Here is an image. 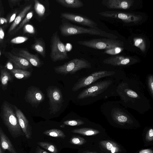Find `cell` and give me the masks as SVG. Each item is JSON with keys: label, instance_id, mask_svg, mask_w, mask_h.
Returning a JSON list of instances; mask_svg holds the SVG:
<instances>
[{"label": "cell", "instance_id": "obj_33", "mask_svg": "<svg viewBox=\"0 0 153 153\" xmlns=\"http://www.w3.org/2000/svg\"><path fill=\"white\" fill-rule=\"evenodd\" d=\"M123 49L124 48L123 47H117L106 50L104 53L111 55H115L120 53Z\"/></svg>", "mask_w": 153, "mask_h": 153}, {"label": "cell", "instance_id": "obj_25", "mask_svg": "<svg viewBox=\"0 0 153 153\" xmlns=\"http://www.w3.org/2000/svg\"><path fill=\"white\" fill-rule=\"evenodd\" d=\"M71 132L85 136L94 135L100 132L97 129L86 128L75 129L72 130Z\"/></svg>", "mask_w": 153, "mask_h": 153}, {"label": "cell", "instance_id": "obj_42", "mask_svg": "<svg viewBox=\"0 0 153 153\" xmlns=\"http://www.w3.org/2000/svg\"><path fill=\"white\" fill-rule=\"evenodd\" d=\"M16 13H14L12 15V16L10 17V19L9 20V23H11V22H13V21H14L15 19L16 18Z\"/></svg>", "mask_w": 153, "mask_h": 153}, {"label": "cell", "instance_id": "obj_4", "mask_svg": "<svg viewBox=\"0 0 153 153\" xmlns=\"http://www.w3.org/2000/svg\"><path fill=\"white\" fill-rule=\"evenodd\" d=\"M12 105L4 101L1 107L0 117L12 137L16 138L23 135Z\"/></svg>", "mask_w": 153, "mask_h": 153}, {"label": "cell", "instance_id": "obj_9", "mask_svg": "<svg viewBox=\"0 0 153 153\" xmlns=\"http://www.w3.org/2000/svg\"><path fill=\"white\" fill-rule=\"evenodd\" d=\"M77 43L92 48L105 50L117 47H123L124 45L123 42L109 38L94 39L80 41L77 42Z\"/></svg>", "mask_w": 153, "mask_h": 153}, {"label": "cell", "instance_id": "obj_21", "mask_svg": "<svg viewBox=\"0 0 153 153\" xmlns=\"http://www.w3.org/2000/svg\"><path fill=\"white\" fill-rule=\"evenodd\" d=\"M32 48L43 58L46 56L45 44L44 40L42 38L36 39L32 45Z\"/></svg>", "mask_w": 153, "mask_h": 153}, {"label": "cell", "instance_id": "obj_5", "mask_svg": "<svg viewBox=\"0 0 153 153\" xmlns=\"http://www.w3.org/2000/svg\"><path fill=\"white\" fill-rule=\"evenodd\" d=\"M59 29L63 36H68L81 34H89L104 36L116 39L118 37L113 34L108 33L99 28H86L64 22L60 25Z\"/></svg>", "mask_w": 153, "mask_h": 153}, {"label": "cell", "instance_id": "obj_23", "mask_svg": "<svg viewBox=\"0 0 153 153\" xmlns=\"http://www.w3.org/2000/svg\"><path fill=\"white\" fill-rule=\"evenodd\" d=\"M34 8L38 18L44 19L47 16V9L45 5L39 1L34 0Z\"/></svg>", "mask_w": 153, "mask_h": 153}, {"label": "cell", "instance_id": "obj_47", "mask_svg": "<svg viewBox=\"0 0 153 153\" xmlns=\"http://www.w3.org/2000/svg\"><path fill=\"white\" fill-rule=\"evenodd\" d=\"M86 153H92V152H87Z\"/></svg>", "mask_w": 153, "mask_h": 153}, {"label": "cell", "instance_id": "obj_12", "mask_svg": "<svg viewBox=\"0 0 153 153\" xmlns=\"http://www.w3.org/2000/svg\"><path fill=\"white\" fill-rule=\"evenodd\" d=\"M60 16L71 22L91 28H98L97 27V24L96 22L86 16L81 14L70 13H61Z\"/></svg>", "mask_w": 153, "mask_h": 153}, {"label": "cell", "instance_id": "obj_30", "mask_svg": "<svg viewBox=\"0 0 153 153\" xmlns=\"http://www.w3.org/2000/svg\"><path fill=\"white\" fill-rule=\"evenodd\" d=\"M37 144L52 153H57L58 150L56 147L52 143L41 142H38Z\"/></svg>", "mask_w": 153, "mask_h": 153}, {"label": "cell", "instance_id": "obj_22", "mask_svg": "<svg viewBox=\"0 0 153 153\" xmlns=\"http://www.w3.org/2000/svg\"><path fill=\"white\" fill-rule=\"evenodd\" d=\"M56 2L63 6L67 8H77L84 5L80 0H56Z\"/></svg>", "mask_w": 153, "mask_h": 153}, {"label": "cell", "instance_id": "obj_37", "mask_svg": "<svg viewBox=\"0 0 153 153\" xmlns=\"http://www.w3.org/2000/svg\"><path fill=\"white\" fill-rule=\"evenodd\" d=\"M24 31L27 33L33 34L35 33V29L33 26L30 24H27L25 26Z\"/></svg>", "mask_w": 153, "mask_h": 153}, {"label": "cell", "instance_id": "obj_20", "mask_svg": "<svg viewBox=\"0 0 153 153\" xmlns=\"http://www.w3.org/2000/svg\"><path fill=\"white\" fill-rule=\"evenodd\" d=\"M13 77L10 73L5 68H0V81L2 89L6 90L9 82L13 81Z\"/></svg>", "mask_w": 153, "mask_h": 153}, {"label": "cell", "instance_id": "obj_8", "mask_svg": "<svg viewBox=\"0 0 153 153\" xmlns=\"http://www.w3.org/2000/svg\"><path fill=\"white\" fill-rule=\"evenodd\" d=\"M50 58L54 62L69 59L65 45L61 41L56 31L52 34L50 40Z\"/></svg>", "mask_w": 153, "mask_h": 153}, {"label": "cell", "instance_id": "obj_15", "mask_svg": "<svg viewBox=\"0 0 153 153\" xmlns=\"http://www.w3.org/2000/svg\"><path fill=\"white\" fill-rule=\"evenodd\" d=\"M19 124L25 137L27 139L31 138L32 135L31 127L29 122L22 111L16 105H13Z\"/></svg>", "mask_w": 153, "mask_h": 153}, {"label": "cell", "instance_id": "obj_29", "mask_svg": "<svg viewBox=\"0 0 153 153\" xmlns=\"http://www.w3.org/2000/svg\"><path fill=\"white\" fill-rule=\"evenodd\" d=\"M134 45L139 48L142 52L145 51L146 49V43L143 38L136 37L134 38Z\"/></svg>", "mask_w": 153, "mask_h": 153}, {"label": "cell", "instance_id": "obj_40", "mask_svg": "<svg viewBox=\"0 0 153 153\" xmlns=\"http://www.w3.org/2000/svg\"><path fill=\"white\" fill-rule=\"evenodd\" d=\"M4 36V33L1 27H0V42L3 40Z\"/></svg>", "mask_w": 153, "mask_h": 153}, {"label": "cell", "instance_id": "obj_46", "mask_svg": "<svg viewBox=\"0 0 153 153\" xmlns=\"http://www.w3.org/2000/svg\"><path fill=\"white\" fill-rule=\"evenodd\" d=\"M0 153H5L2 149L0 145Z\"/></svg>", "mask_w": 153, "mask_h": 153}, {"label": "cell", "instance_id": "obj_32", "mask_svg": "<svg viewBox=\"0 0 153 153\" xmlns=\"http://www.w3.org/2000/svg\"><path fill=\"white\" fill-rule=\"evenodd\" d=\"M147 84L149 94L153 98V75L152 74L148 75L147 77Z\"/></svg>", "mask_w": 153, "mask_h": 153}, {"label": "cell", "instance_id": "obj_34", "mask_svg": "<svg viewBox=\"0 0 153 153\" xmlns=\"http://www.w3.org/2000/svg\"><path fill=\"white\" fill-rule=\"evenodd\" d=\"M63 123L65 125L71 126H79L85 123L83 121L80 119L68 120L64 121Z\"/></svg>", "mask_w": 153, "mask_h": 153}, {"label": "cell", "instance_id": "obj_44", "mask_svg": "<svg viewBox=\"0 0 153 153\" xmlns=\"http://www.w3.org/2000/svg\"><path fill=\"white\" fill-rule=\"evenodd\" d=\"M7 68L10 70L12 69L13 68V64L10 62H8L7 63L6 65Z\"/></svg>", "mask_w": 153, "mask_h": 153}, {"label": "cell", "instance_id": "obj_39", "mask_svg": "<svg viewBox=\"0 0 153 153\" xmlns=\"http://www.w3.org/2000/svg\"><path fill=\"white\" fill-rule=\"evenodd\" d=\"M35 153H48V152L38 147L36 149Z\"/></svg>", "mask_w": 153, "mask_h": 153}, {"label": "cell", "instance_id": "obj_14", "mask_svg": "<svg viewBox=\"0 0 153 153\" xmlns=\"http://www.w3.org/2000/svg\"><path fill=\"white\" fill-rule=\"evenodd\" d=\"M138 62V60L134 57L123 56H111L104 59L103 61L105 64L114 66H129Z\"/></svg>", "mask_w": 153, "mask_h": 153}, {"label": "cell", "instance_id": "obj_18", "mask_svg": "<svg viewBox=\"0 0 153 153\" xmlns=\"http://www.w3.org/2000/svg\"><path fill=\"white\" fill-rule=\"evenodd\" d=\"M0 145L4 151L7 150L10 153H18L10 140L0 127Z\"/></svg>", "mask_w": 153, "mask_h": 153}, {"label": "cell", "instance_id": "obj_10", "mask_svg": "<svg viewBox=\"0 0 153 153\" xmlns=\"http://www.w3.org/2000/svg\"><path fill=\"white\" fill-rule=\"evenodd\" d=\"M50 114H55L60 110L64 101L62 92L58 88L51 86L47 89Z\"/></svg>", "mask_w": 153, "mask_h": 153}, {"label": "cell", "instance_id": "obj_24", "mask_svg": "<svg viewBox=\"0 0 153 153\" xmlns=\"http://www.w3.org/2000/svg\"><path fill=\"white\" fill-rule=\"evenodd\" d=\"M32 7V4H30L26 6L21 11L18 15L10 27L9 32H10L13 30L16 26L20 23L26 15L28 12Z\"/></svg>", "mask_w": 153, "mask_h": 153}, {"label": "cell", "instance_id": "obj_19", "mask_svg": "<svg viewBox=\"0 0 153 153\" xmlns=\"http://www.w3.org/2000/svg\"><path fill=\"white\" fill-rule=\"evenodd\" d=\"M18 54L20 57L26 59L34 66L39 68L42 66V62L36 54H32L26 50H22L20 51Z\"/></svg>", "mask_w": 153, "mask_h": 153}, {"label": "cell", "instance_id": "obj_36", "mask_svg": "<svg viewBox=\"0 0 153 153\" xmlns=\"http://www.w3.org/2000/svg\"><path fill=\"white\" fill-rule=\"evenodd\" d=\"M28 39V37H26L18 36L12 39L10 41V42L13 44H20L26 41Z\"/></svg>", "mask_w": 153, "mask_h": 153}, {"label": "cell", "instance_id": "obj_7", "mask_svg": "<svg viewBox=\"0 0 153 153\" xmlns=\"http://www.w3.org/2000/svg\"><path fill=\"white\" fill-rule=\"evenodd\" d=\"M91 63L82 58H75L65 62L63 65L53 68L55 72L58 74H72L83 69L90 68Z\"/></svg>", "mask_w": 153, "mask_h": 153}, {"label": "cell", "instance_id": "obj_17", "mask_svg": "<svg viewBox=\"0 0 153 153\" xmlns=\"http://www.w3.org/2000/svg\"><path fill=\"white\" fill-rule=\"evenodd\" d=\"M10 61L13 63L14 68L25 70L30 68L32 65L26 59L8 53Z\"/></svg>", "mask_w": 153, "mask_h": 153}, {"label": "cell", "instance_id": "obj_43", "mask_svg": "<svg viewBox=\"0 0 153 153\" xmlns=\"http://www.w3.org/2000/svg\"><path fill=\"white\" fill-rule=\"evenodd\" d=\"M7 22V21L6 19L2 17H0V25H2L6 23Z\"/></svg>", "mask_w": 153, "mask_h": 153}, {"label": "cell", "instance_id": "obj_3", "mask_svg": "<svg viewBox=\"0 0 153 153\" xmlns=\"http://www.w3.org/2000/svg\"><path fill=\"white\" fill-rule=\"evenodd\" d=\"M101 112L108 120L117 125H133L136 119L119 101H108L100 107Z\"/></svg>", "mask_w": 153, "mask_h": 153}, {"label": "cell", "instance_id": "obj_2", "mask_svg": "<svg viewBox=\"0 0 153 153\" xmlns=\"http://www.w3.org/2000/svg\"><path fill=\"white\" fill-rule=\"evenodd\" d=\"M124 77H108L99 79L80 93L77 98L78 99L90 98L94 102L110 97L118 96L116 91L117 85Z\"/></svg>", "mask_w": 153, "mask_h": 153}, {"label": "cell", "instance_id": "obj_6", "mask_svg": "<svg viewBox=\"0 0 153 153\" xmlns=\"http://www.w3.org/2000/svg\"><path fill=\"white\" fill-rule=\"evenodd\" d=\"M117 74L115 71H112L103 70L95 72L79 79L74 85L72 91H77L81 88L89 86L101 78L121 76Z\"/></svg>", "mask_w": 153, "mask_h": 153}, {"label": "cell", "instance_id": "obj_38", "mask_svg": "<svg viewBox=\"0 0 153 153\" xmlns=\"http://www.w3.org/2000/svg\"><path fill=\"white\" fill-rule=\"evenodd\" d=\"M146 136V139L149 141H152L153 139V130L152 128L150 129L148 132Z\"/></svg>", "mask_w": 153, "mask_h": 153}, {"label": "cell", "instance_id": "obj_13", "mask_svg": "<svg viewBox=\"0 0 153 153\" xmlns=\"http://www.w3.org/2000/svg\"><path fill=\"white\" fill-rule=\"evenodd\" d=\"M45 95L38 88L34 86L29 87L26 92V101L33 106H37L45 99Z\"/></svg>", "mask_w": 153, "mask_h": 153}, {"label": "cell", "instance_id": "obj_45", "mask_svg": "<svg viewBox=\"0 0 153 153\" xmlns=\"http://www.w3.org/2000/svg\"><path fill=\"white\" fill-rule=\"evenodd\" d=\"M20 1V0H12L9 1L11 3L13 4H19Z\"/></svg>", "mask_w": 153, "mask_h": 153}, {"label": "cell", "instance_id": "obj_48", "mask_svg": "<svg viewBox=\"0 0 153 153\" xmlns=\"http://www.w3.org/2000/svg\"></svg>", "mask_w": 153, "mask_h": 153}, {"label": "cell", "instance_id": "obj_16", "mask_svg": "<svg viewBox=\"0 0 153 153\" xmlns=\"http://www.w3.org/2000/svg\"><path fill=\"white\" fill-rule=\"evenodd\" d=\"M134 2V0H103L101 3L109 9L126 10L130 8Z\"/></svg>", "mask_w": 153, "mask_h": 153}, {"label": "cell", "instance_id": "obj_26", "mask_svg": "<svg viewBox=\"0 0 153 153\" xmlns=\"http://www.w3.org/2000/svg\"><path fill=\"white\" fill-rule=\"evenodd\" d=\"M10 71L16 78L19 79L27 78L31 75L30 72L21 69L13 68Z\"/></svg>", "mask_w": 153, "mask_h": 153}, {"label": "cell", "instance_id": "obj_41", "mask_svg": "<svg viewBox=\"0 0 153 153\" xmlns=\"http://www.w3.org/2000/svg\"><path fill=\"white\" fill-rule=\"evenodd\" d=\"M139 153H153V151L150 149H145L140 150Z\"/></svg>", "mask_w": 153, "mask_h": 153}, {"label": "cell", "instance_id": "obj_35", "mask_svg": "<svg viewBox=\"0 0 153 153\" xmlns=\"http://www.w3.org/2000/svg\"><path fill=\"white\" fill-rule=\"evenodd\" d=\"M33 15V12L31 11L28 13L25 17L20 23L19 27H17L15 31H17L20 29L26 23L29 22L30 19L32 18Z\"/></svg>", "mask_w": 153, "mask_h": 153}, {"label": "cell", "instance_id": "obj_11", "mask_svg": "<svg viewBox=\"0 0 153 153\" xmlns=\"http://www.w3.org/2000/svg\"><path fill=\"white\" fill-rule=\"evenodd\" d=\"M98 14L105 17L120 19L126 23H137L142 19L140 15L121 11H106L99 13Z\"/></svg>", "mask_w": 153, "mask_h": 153}, {"label": "cell", "instance_id": "obj_1", "mask_svg": "<svg viewBox=\"0 0 153 153\" xmlns=\"http://www.w3.org/2000/svg\"><path fill=\"white\" fill-rule=\"evenodd\" d=\"M116 91L120 102L126 108L143 114L151 108L150 100L145 96L143 87L136 80L124 78L117 84Z\"/></svg>", "mask_w": 153, "mask_h": 153}, {"label": "cell", "instance_id": "obj_28", "mask_svg": "<svg viewBox=\"0 0 153 153\" xmlns=\"http://www.w3.org/2000/svg\"><path fill=\"white\" fill-rule=\"evenodd\" d=\"M43 134L50 137L64 138L66 136L64 133L61 130L57 129H52L46 130Z\"/></svg>", "mask_w": 153, "mask_h": 153}, {"label": "cell", "instance_id": "obj_31", "mask_svg": "<svg viewBox=\"0 0 153 153\" xmlns=\"http://www.w3.org/2000/svg\"><path fill=\"white\" fill-rule=\"evenodd\" d=\"M86 141L84 138L79 136L72 137L70 139V142L75 145H80L85 143Z\"/></svg>", "mask_w": 153, "mask_h": 153}, {"label": "cell", "instance_id": "obj_27", "mask_svg": "<svg viewBox=\"0 0 153 153\" xmlns=\"http://www.w3.org/2000/svg\"><path fill=\"white\" fill-rule=\"evenodd\" d=\"M101 145L107 150L110 151L111 153L118 152L119 148L117 145L110 141H102L101 142Z\"/></svg>", "mask_w": 153, "mask_h": 153}]
</instances>
